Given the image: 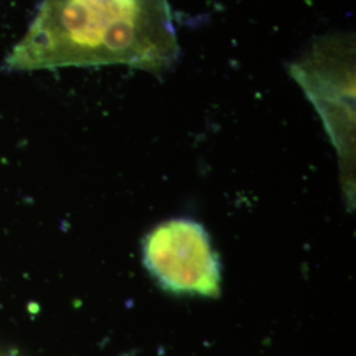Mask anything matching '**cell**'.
<instances>
[{
  "label": "cell",
  "mask_w": 356,
  "mask_h": 356,
  "mask_svg": "<svg viewBox=\"0 0 356 356\" xmlns=\"http://www.w3.org/2000/svg\"><path fill=\"white\" fill-rule=\"evenodd\" d=\"M179 56L168 0H42L8 70L126 65L164 74Z\"/></svg>",
  "instance_id": "1"
},
{
  "label": "cell",
  "mask_w": 356,
  "mask_h": 356,
  "mask_svg": "<svg viewBox=\"0 0 356 356\" xmlns=\"http://www.w3.org/2000/svg\"><path fill=\"white\" fill-rule=\"evenodd\" d=\"M143 259L168 292L204 297L220 292V261L201 223L179 218L159 225L144 239Z\"/></svg>",
  "instance_id": "2"
}]
</instances>
